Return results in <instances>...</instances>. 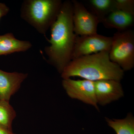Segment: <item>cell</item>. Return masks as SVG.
<instances>
[{
	"label": "cell",
	"mask_w": 134,
	"mask_h": 134,
	"mask_svg": "<svg viewBox=\"0 0 134 134\" xmlns=\"http://www.w3.org/2000/svg\"><path fill=\"white\" fill-rule=\"evenodd\" d=\"M72 1L63 2L58 17L51 28L50 43L44 48L46 60L61 74L72 60V54L77 36L74 31Z\"/></svg>",
	"instance_id": "1"
},
{
	"label": "cell",
	"mask_w": 134,
	"mask_h": 134,
	"mask_svg": "<svg viewBox=\"0 0 134 134\" xmlns=\"http://www.w3.org/2000/svg\"><path fill=\"white\" fill-rule=\"evenodd\" d=\"M109 53L104 51L72 60L61 74L62 77L77 76L93 82L106 79L120 81L124 71L110 60Z\"/></svg>",
	"instance_id": "2"
},
{
	"label": "cell",
	"mask_w": 134,
	"mask_h": 134,
	"mask_svg": "<svg viewBox=\"0 0 134 134\" xmlns=\"http://www.w3.org/2000/svg\"><path fill=\"white\" fill-rule=\"evenodd\" d=\"M61 0H25L20 16L39 33L45 35L56 21L62 6Z\"/></svg>",
	"instance_id": "3"
},
{
	"label": "cell",
	"mask_w": 134,
	"mask_h": 134,
	"mask_svg": "<svg viewBox=\"0 0 134 134\" xmlns=\"http://www.w3.org/2000/svg\"><path fill=\"white\" fill-rule=\"evenodd\" d=\"M109 57L123 71L132 69L134 66V32L128 30L118 31L112 37Z\"/></svg>",
	"instance_id": "4"
},
{
	"label": "cell",
	"mask_w": 134,
	"mask_h": 134,
	"mask_svg": "<svg viewBox=\"0 0 134 134\" xmlns=\"http://www.w3.org/2000/svg\"><path fill=\"white\" fill-rule=\"evenodd\" d=\"M112 43V37L98 34L84 36H77L72 60L82 56L104 51L110 52Z\"/></svg>",
	"instance_id": "5"
},
{
	"label": "cell",
	"mask_w": 134,
	"mask_h": 134,
	"mask_svg": "<svg viewBox=\"0 0 134 134\" xmlns=\"http://www.w3.org/2000/svg\"><path fill=\"white\" fill-rule=\"evenodd\" d=\"M74 31L77 36H84L97 33L100 23L97 17L90 12L83 4L76 0L72 1Z\"/></svg>",
	"instance_id": "6"
},
{
	"label": "cell",
	"mask_w": 134,
	"mask_h": 134,
	"mask_svg": "<svg viewBox=\"0 0 134 134\" xmlns=\"http://www.w3.org/2000/svg\"><path fill=\"white\" fill-rule=\"evenodd\" d=\"M62 83L70 97L93 106L99 110L95 95L94 82L86 79L74 80L68 78L63 79Z\"/></svg>",
	"instance_id": "7"
},
{
	"label": "cell",
	"mask_w": 134,
	"mask_h": 134,
	"mask_svg": "<svg viewBox=\"0 0 134 134\" xmlns=\"http://www.w3.org/2000/svg\"><path fill=\"white\" fill-rule=\"evenodd\" d=\"M95 95L98 104L105 105L124 96L120 81L106 79L94 82Z\"/></svg>",
	"instance_id": "8"
},
{
	"label": "cell",
	"mask_w": 134,
	"mask_h": 134,
	"mask_svg": "<svg viewBox=\"0 0 134 134\" xmlns=\"http://www.w3.org/2000/svg\"><path fill=\"white\" fill-rule=\"evenodd\" d=\"M28 76L27 73L8 72L0 69V100L9 101Z\"/></svg>",
	"instance_id": "9"
},
{
	"label": "cell",
	"mask_w": 134,
	"mask_h": 134,
	"mask_svg": "<svg viewBox=\"0 0 134 134\" xmlns=\"http://www.w3.org/2000/svg\"><path fill=\"white\" fill-rule=\"evenodd\" d=\"M134 23V15L120 10L111 12L100 21L108 29H117L123 31L129 29Z\"/></svg>",
	"instance_id": "10"
},
{
	"label": "cell",
	"mask_w": 134,
	"mask_h": 134,
	"mask_svg": "<svg viewBox=\"0 0 134 134\" xmlns=\"http://www.w3.org/2000/svg\"><path fill=\"white\" fill-rule=\"evenodd\" d=\"M32 47L30 42L18 39L11 32L0 36V56L25 52Z\"/></svg>",
	"instance_id": "11"
},
{
	"label": "cell",
	"mask_w": 134,
	"mask_h": 134,
	"mask_svg": "<svg viewBox=\"0 0 134 134\" xmlns=\"http://www.w3.org/2000/svg\"><path fill=\"white\" fill-rule=\"evenodd\" d=\"M92 12L101 20L116 9L115 0H90L88 2Z\"/></svg>",
	"instance_id": "12"
},
{
	"label": "cell",
	"mask_w": 134,
	"mask_h": 134,
	"mask_svg": "<svg viewBox=\"0 0 134 134\" xmlns=\"http://www.w3.org/2000/svg\"><path fill=\"white\" fill-rule=\"evenodd\" d=\"M106 120L108 126L116 134H134V119L131 114L122 119L111 120L106 118Z\"/></svg>",
	"instance_id": "13"
},
{
	"label": "cell",
	"mask_w": 134,
	"mask_h": 134,
	"mask_svg": "<svg viewBox=\"0 0 134 134\" xmlns=\"http://www.w3.org/2000/svg\"><path fill=\"white\" fill-rule=\"evenodd\" d=\"M16 115L9 101L0 100V126L12 131V122Z\"/></svg>",
	"instance_id": "14"
},
{
	"label": "cell",
	"mask_w": 134,
	"mask_h": 134,
	"mask_svg": "<svg viewBox=\"0 0 134 134\" xmlns=\"http://www.w3.org/2000/svg\"><path fill=\"white\" fill-rule=\"evenodd\" d=\"M116 9L134 15V0H115Z\"/></svg>",
	"instance_id": "15"
},
{
	"label": "cell",
	"mask_w": 134,
	"mask_h": 134,
	"mask_svg": "<svg viewBox=\"0 0 134 134\" xmlns=\"http://www.w3.org/2000/svg\"><path fill=\"white\" fill-rule=\"evenodd\" d=\"M9 10V8L5 3H0V20L8 14Z\"/></svg>",
	"instance_id": "16"
},
{
	"label": "cell",
	"mask_w": 134,
	"mask_h": 134,
	"mask_svg": "<svg viewBox=\"0 0 134 134\" xmlns=\"http://www.w3.org/2000/svg\"><path fill=\"white\" fill-rule=\"evenodd\" d=\"M0 134H16L13 132V131H10L0 126Z\"/></svg>",
	"instance_id": "17"
}]
</instances>
